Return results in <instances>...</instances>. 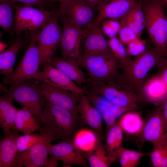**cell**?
Wrapping results in <instances>:
<instances>
[{"label":"cell","instance_id":"1","mask_svg":"<svg viewBox=\"0 0 167 167\" xmlns=\"http://www.w3.org/2000/svg\"><path fill=\"white\" fill-rule=\"evenodd\" d=\"M165 58L155 48H146L128 65L121 68L122 73L120 74L115 86L142 97V86L147 75Z\"/></svg>","mask_w":167,"mask_h":167},{"label":"cell","instance_id":"2","mask_svg":"<svg viewBox=\"0 0 167 167\" xmlns=\"http://www.w3.org/2000/svg\"><path fill=\"white\" fill-rule=\"evenodd\" d=\"M79 117L69 111L55 105L45 98L39 122L41 131L49 133L53 141H73L78 126Z\"/></svg>","mask_w":167,"mask_h":167},{"label":"cell","instance_id":"3","mask_svg":"<svg viewBox=\"0 0 167 167\" xmlns=\"http://www.w3.org/2000/svg\"><path fill=\"white\" fill-rule=\"evenodd\" d=\"M145 28L154 48L167 58V16L163 0H142Z\"/></svg>","mask_w":167,"mask_h":167},{"label":"cell","instance_id":"4","mask_svg":"<svg viewBox=\"0 0 167 167\" xmlns=\"http://www.w3.org/2000/svg\"><path fill=\"white\" fill-rule=\"evenodd\" d=\"M89 76L87 82L114 86L120 73V64L113 54H101L81 57L78 61Z\"/></svg>","mask_w":167,"mask_h":167},{"label":"cell","instance_id":"5","mask_svg":"<svg viewBox=\"0 0 167 167\" xmlns=\"http://www.w3.org/2000/svg\"><path fill=\"white\" fill-rule=\"evenodd\" d=\"M38 31L30 32L29 44L22 59L13 72L2 78L3 83L10 86L18 85L33 77L40 71V56L37 42Z\"/></svg>","mask_w":167,"mask_h":167},{"label":"cell","instance_id":"6","mask_svg":"<svg viewBox=\"0 0 167 167\" xmlns=\"http://www.w3.org/2000/svg\"><path fill=\"white\" fill-rule=\"evenodd\" d=\"M4 92L5 95L30 110L39 122L45 97L36 84L28 80L18 85L6 87Z\"/></svg>","mask_w":167,"mask_h":167},{"label":"cell","instance_id":"7","mask_svg":"<svg viewBox=\"0 0 167 167\" xmlns=\"http://www.w3.org/2000/svg\"><path fill=\"white\" fill-rule=\"evenodd\" d=\"M59 16L58 11H54L49 20L38 32L37 45L42 67L49 63L60 44L62 28L58 23Z\"/></svg>","mask_w":167,"mask_h":167},{"label":"cell","instance_id":"8","mask_svg":"<svg viewBox=\"0 0 167 167\" xmlns=\"http://www.w3.org/2000/svg\"><path fill=\"white\" fill-rule=\"evenodd\" d=\"M14 9L13 31L17 35L21 34L24 31L32 32L41 30L49 20L54 12L24 5L15 6Z\"/></svg>","mask_w":167,"mask_h":167},{"label":"cell","instance_id":"9","mask_svg":"<svg viewBox=\"0 0 167 167\" xmlns=\"http://www.w3.org/2000/svg\"><path fill=\"white\" fill-rule=\"evenodd\" d=\"M63 18L62 33L59 44L62 58L78 62L81 56L82 45L88 28H82L66 17Z\"/></svg>","mask_w":167,"mask_h":167},{"label":"cell","instance_id":"10","mask_svg":"<svg viewBox=\"0 0 167 167\" xmlns=\"http://www.w3.org/2000/svg\"><path fill=\"white\" fill-rule=\"evenodd\" d=\"M85 84L86 86L83 88L85 91L102 96L118 106L127 107L144 101L140 96L113 85L88 82Z\"/></svg>","mask_w":167,"mask_h":167},{"label":"cell","instance_id":"11","mask_svg":"<svg viewBox=\"0 0 167 167\" xmlns=\"http://www.w3.org/2000/svg\"><path fill=\"white\" fill-rule=\"evenodd\" d=\"M41 131L44 133L41 140L28 150L18 152L14 167L45 166L48 160L49 146L53 140L49 133Z\"/></svg>","mask_w":167,"mask_h":167},{"label":"cell","instance_id":"12","mask_svg":"<svg viewBox=\"0 0 167 167\" xmlns=\"http://www.w3.org/2000/svg\"><path fill=\"white\" fill-rule=\"evenodd\" d=\"M91 104L100 113L106 125V135L118 118L124 113L136 109V104L127 107L114 105L104 97L85 91Z\"/></svg>","mask_w":167,"mask_h":167},{"label":"cell","instance_id":"13","mask_svg":"<svg viewBox=\"0 0 167 167\" xmlns=\"http://www.w3.org/2000/svg\"><path fill=\"white\" fill-rule=\"evenodd\" d=\"M36 84L45 98L52 104L64 108L79 117L77 105L81 96L44 82Z\"/></svg>","mask_w":167,"mask_h":167},{"label":"cell","instance_id":"14","mask_svg":"<svg viewBox=\"0 0 167 167\" xmlns=\"http://www.w3.org/2000/svg\"><path fill=\"white\" fill-rule=\"evenodd\" d=\"M33 79L36 80V83L44 82L79 96L85 94L83 88L79 87L61 71L49 63L42 66V70Z\"/></svg>","mask_w":167,"mask_h":167},{"label":"cell","instance_id":"15","mask_svg":"<svg viewBox=\"0 0 167 167\" xmlns=\"http://www.w3.org/2000/svg\"><path fill=\"white\" fill-rule=\"evenodd\" d=\"M139 2V0H107L97 7L98 14L92 25H100L106 19L120 20Z\"/></svg>","mask_w":167,"mask_h":167},{"label":"cell","instance_id":"16","mask_svg":"<svg viewBox=\"0 0 167 167\" xmlns=\"http://www.w3.org/2000/svg\"><path fill=\"white\" fill-rule=\"evenodd\" d=\"M96 10L83 0H70L63 17L77 26L87 29L92 25L96 19Z\"/></svg>","mask_w":167,"mask_h":167},{"label":"cell","instance_id":"17","mask_svg":"<svg viewBox=\"0 0 167 167\" xmlns=\"http://www.w3.org/2000/svg\"><path fill=\"white\" fill-rule=\"evenodd\" d=\"M49 154L62 161L64 164L75 165L88 167L82 151L75 144L73 141H62L58 144H50Z\"/></svg>","mask_w":167,"mask_h":167},{"label":"cell","instance_id":"18","mask_svg":"<svg viewBox=\"0 0 167 167\" xmlns=\"http://www.w3.org/2000/svg\"><path fill=\"white\" fill-rule=\"evenodd\" d=\"M103 34L100 25L89 28L84 39L81 57L113 54Z\"/></svg>","mask_w":167,"mask_h":167},{"label":"cell","instance_id":"19","mask_svg":"<svg viewBox=\"0 0 167 167\" xmlns=\"http://www.w3.org/2000/svg\"><path fill=\"white\" fill-rule=\"evenodd\" d=\"M165 133L161 104L145 122L142 131L139 135L143 142L148 141L153 143L161 138Z\"/></svg>","mask_w":167,"mask_h":167},{"label":"cell","instance_id":"20","mask_svg":"<svg viewBox=\"0 0 167 167\" xmlns=\"http://www.w3.org/2000/svg\"><path fill=\"white\" fill-rule=\"evenodd\" d=\"M142 96L144 101L160 105L167 99V85L156 74L145 80Z\"/></svg>","mask_w":167,"mask_h":167},{"label":"cell","instance_id":"21","mask_svg":"<svg viewBox=\"0 0 167 167\" xmlns=\"http://www.w3.org/2000/svg\"><path fill=\"white\" fill-rule=\"evenodd\" d=\"M79 117L83 122L93 129L99 135L103 131V118L99 112L91 104L85 94L81 96L77 105Z\"/></svg>","mask_w":167,"mask_h":167},{"label":"cell","instance_id":"22","mask_svg":"<svg viewBox=\"0 0 167 167\" xmlns=\"http://www.w3.org/2000/svg\"><path fill=\"white\" fill-rule=\"evenodd\" d=\"M20 135L12 130L0 142V167H14L17 153L16 142Z\"/></svg>","mask_w":167,"mask_h":167},{"label":"cell","instance_id":"23","mask_svg":"<svg viewBox=\"0 0 167 167\" xmlns=\"http://www.w3.org/2000/svg\"><path fill=\"white\" fill-rule=\"evenodd\" d=\"M26 41L21 34L17 35L13 43L0 54V73L6 76L13 71V66L19 52L24 47Z\"/></svg>","mask_w":167,"mask_h":167},{"label":"cell","instance_id":"24","mask_svg":"<svg viewBox=\"0 0 167 167\" xmlns=\"http://www.w3.org/2000/svg\"><path fill=\"white\" fill-rule=\"evenodd\" d=\"M48 63L61 71L80 87L83 88V85L87 83L85 74L77 62L55 57Z\"/></svg>","mask_w":167,"mask_h":167},{"label":"cell","instance_id":"25","mask_svg":"<svg viewBox=\"0 0 167 167\" xmlns=\"http://www.w3.org/2000/svg\"><path fill=\"white\" fill-rule=\"evenodd\" d=\"M38 120L28 108L23 107L18 110L12 130L20 132L24 135L32 134L38 130L41 131Z\"/></svg>","mask_w":167,"mask_h":167},{"label":"cell","instance_id":"26","mask_svg":"<svg viewBox=\"0 0 167 167\" xmlns=\"http://www.w3.org/2000/svg\"><path fill=\"white\" fill-rule=\"evenodd\" d=\"M12 100L10 97L5 94L0 97V124L4 135L11 132L19 109L14 105Z\"/></svg>","mask_w":167,"mask_h":167},{"label":"cell","instance_id":"27","mask_svg":"<svg viewBox=\"0 0 167 167\" xmlns=\"http://www.w3.org/2000/svg\"><path fill=\"white\" fill-rule=\"evenodd\" d=\"M106 135V140L104 146L112 163L118 159L119 152L122 147L123 131L118 120L109 129Z\"/></svg>","mask_w":167,"mask_h":167},{"label":"cell","instance_id":"28","mask_svg":"<svg viewBox=\"0 0 167 167\" xmlns=\"http://www.w3.org/2000/svg\"><path fill=\"white\" fill-rule=\"evenodd\" d=\"M82 154L91 167H108L112 164L99 137L91 149Z\"/></svg>","mask_w":167,"mask_h":167},{"label":"cell","instance_id":"29","mask_svg":"<svg viewBox=\"0 0 167 167\" xmlns=\"http://www.w3.org/2000/svg\"><path fill=\"white\" fill-rule=\"evenodd\" d=\"M118 120L123 131L130 135H139L145 122L139 113L131 111L123 114Z\"/></svg>","mask_w":167,"mask_h":167},{"label":"cell","instance_id":"30","mask_svg":"<svg viewBox=\"0 0 167 167\" xmlns=\"http://www.w3.org/2000/svg\"><path fill=\"white\" fill-rule=\"evenodd\" d=\"M153 147L149 156L155 167H167V134L152 143Z\"/></svg>","mask_w":167,"mask_h":167},{"label":"cell","instance_id":"31","mask_svg":"<svg viewBox=\"0 0 167 167\" xmlns=\"http://www.w3.org/2000/svg\"><path fill=\"white\" fill-rule=\"evenodd\" d=\"M0 2V27L13 38L14 36L13 31V25L14 21L13 9L15 3L7 0L1 1Z\"/></svg>","mask_w":167,"mask_h":167},{"label":"cell","instance_id":"32","mask_svg":"<svg viewBox=\"0 0 167 167\" xmlns=\"http://www.w3.org/2000/svg\"><path fill=\"white\" fill-rule=\"evenodd\" d=\"M149 153H143L122 147L119 152L118 159L122 167H135L140 164V159L144 156H149Z\"/></svg>","mask_w":167,"mask_h":167},{"label":"cell","instance_id":"33","mask_svg":"<svg viewBox=\"0 0 167 167\" xmlns=\"http://www.w3.org/2000/svg\"><path fill=\"white\" fill-rule=\"evenodd\" d=\"M108 42L110 50L120 64L121 68L128 65L132 60L128 55L124 44L116 37L109 38Z\"/></svg>","mask_w":167,"mask_h":167},{"label":"cell","instance_id":"34","mask_svg":"<svg viewBox=\"0 0 167 167\" xmlns=\"http://www.w3.org/2000/svg\"><path fill=\"white\" fill-rule=\"evenodd\" d=\"M44 133L41 131L40 134H29L20 135L16 142L18 152H23L29 149L39 142L42 139Z\"/></svg>","mask_w":167,"mask_h":167},{"label":"cell","instance_id":"35","mask_svg":"<svg viewBox=\"0 0 167 167\" xmlns=\"http://www.w3.org/2000/svg\"><path fill=\"white\" fill-rule=\"evenodd\" d=\"M118 20L106 19L103 20L101 23L100 27L103 33L109 38L116 37L120 30L121 24Z\"/></svg>","mask_w":167,"mask_h":167},{"label":"cell","instance_id":"36","mask_svg":"<svg viewBox=\"0 0 167 167\" xmlns=\"http://www.w3.org/2000/svg\"><path fill=\"white\" fill-rule=\"evenodd\" d=\"M126 45V50L130 57L138 56L144 51L146 48L145 41L140 38L137 39Z\"/></svg>","mask_w":167,"mask_h":167},{"label":"cell","instance_id":"37","mask_svg":"<svg viewBox=\"0 0 167 167\" xmlns=\"http://www.w3.org/2000/svg\"><path fill=\"white\" fill-rule=\"evenodd\" d=\"M120 24L121 28L118 32V39L124 45H127L137 39L140 38L126 25Z\"/></svg>","mask_w":167,"mask_h":167},{"label":"cell","instance_id":"38","mask_svg":"<svg viewBox=\"0 0 167 167\" xmlns=\"http://www.w3.org/2000/svg\"><path fill=\"white\" fill-rule=\"evenodd\" d=\"M120 23L126 25L140 38L144 29L145 28L143 24L137 22L126 15L120 20Z\"/></svg>","mask_w":167,"mask_h":167},{"label":"cell","instance_id":"39","mask_svg":"<svg viewBox=\"0 0 167 167\" xmlns=\"http://www.w3.org/2000/svg\"><path fill=\"white\" fill-rule=\"evenodd\" d=\"M138 23L144 25L145 18L141 2L133 8L127 14Z\"/></svg>","mask_w":167,"mask_h":167},{"label":"cell","instance_id":"40","mask_svg":"<svg viewBox=\"0 0 167 167\" xmlns=\"http://www.w3.org/2000/svg\"><path fill=\"white\" fill-rule=\"evenodd\" d=\"M7 0L15 3L18 2L24 6H35L39 8L44 9L47 2L45 0H0V1Z\"/></svg>","mask_w":167,"mask_h":167},{"label":"cell","instance_id":"41","mask_svg":"<svg viewBox=\"0 0 167 167\" xmlns=\"http://www.w3.org/2000/svg\"><path fill=\"white\" fill-rule=\"evenodd\" d=\"M157 73L167 85V58H165L157 66Z\"/></svg>","mask_w":167,"mask_h":167},{"label":"cell","instance_id":"42","mask_svg":"<svg viewBox=\"0 0 167 167\" xmlns=\"http://www.w3.org/2000/svg\"><path fill=\"white\" fill-rule=\"evenodd\" d=\"M70 0H58L60 3L59 8L58 11L59 15L63 17L66 10L67 6Z\"/></svg>","mask_w":167,"mask_h":167},{"label":"cell","instance_id":"43","mask_svg":"<svg viewBox=\"0 0 167 167\" xmlns=\"http://www.w3.org/2000/svg\"><path fill=\"white\" fill-rule=\"evenodd\" d=\"M162 105V112L165 124V133L167 134V99Z\"/></svg>","mask_w":167,"mask_h":167},{"label":"cell","instance_id":"44","mask_svg":"<svg viewBox=\"0 0 167 167\" xmlns=\"http://www.w3.org/2000/svg\"><path fill=\"white\" fill-rule=\"evenodd\" d=\"M86 2L96 9L99 6L107 0H83Z\"/></svg>","mask_w":167,"mask_h":167},{"label":"cell","instance_id":"45","mask_svg":"<svg viewBox=\"0 0 167 167\" xmlns=\"http://www.w3.org/2000/svg\"><path fill=\"white\" fill-rule=\"evenodd\" d=\"M58 161L57 159L50 156L45 167H55L58 165Z\"/></svg>","mask_w":167,"mask_h":167},{"label":"cell","instance_id":"46","mask_svg":"<svg viewBox=\"0 0 167 167\" xmlns=\"http://www.w3.org/2000/svg\"><path fill=\"white\" fill-rule=\"evenodd\" d=\"M8 45L4 42H0V52L3 51L7 47Z\"/></svg>","mask_w":167,"mask_h":167},{"label":"cell","instance_id":"47","mask_svg":"<svg viewBox=\"0 0 167 167\" xmlns=\"http://www.w3.org/2000/svg\"><path fill=\"white\" fill-rule=\"evenodd\" d=\"M46 2L50 4H52L55 2L56 1H58V0H45Z\"/></svg>","mask_w":167,"mask_h":167},{"label":"cell","instance_id":"48","mask_svg":"<svg viewBox=\"0 0 167 167\" xmlns=\"http://www.w3.org/2000/svg\"><path fill=\"white\" fill-rule=\"evenodd\" d=\"M164 4V7L165 6H167V0H163Z\"/></svg>","mask_w":167,"mask_h":167},{"label":"cell","instance_id":"49","mask_svg":"<svg viewBox=\"0 0 167 167\" xmlns=\"http://www.w3.org/2000/svg\"><path fill=\"white\" fill-rule=\"evenodd\" d=\"M165 10H166V14L167 16V6H165Z\"/></svg>","mask_w":167,"mask_h":167},{"label":"cell","instance_id":"50","mask_svg":"<svg viewBox=\"0 0 167 167\" xmlns=\"http://www.w3.org/2000/svg\"><path fill=\"white\" fill-rule=\"evenodd\" d=\"M141 0H139V1H141Z\"/></svg>","mask_w":167,"mask_h":167}]
</instances>
